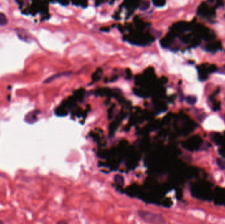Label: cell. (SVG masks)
Instances as JSON below:
<instances>
[{
  "instance_id": "8",
  "label": "cell",
  "mask_w": 225,
  "mask_h": 224,
  "mask_svg": "<svg viewBox=\"0 0 225 224\" xmlns=\"http://www.w3.org/2000/svg\"><path fill=\"white\" fill-rule=\"evenodd\" d=\"M186 102L188 104H194L197 101V98L196 97H195V96L190 95L186 97Z\"/></svg>"
},
{
  "instance_id": "10",
  "label": "cell",
  "mask_w": 225,
  "mask_h": 224,
  "mask_svg": "<svg viewBox=\"0 0 225 224\" xmlns=\"http://www.w3.org/2000/svg\"><path fill=\"white\" fill-rule=\"evenodd\" d=\"M115 181H116V183L120 184V185L124 184V179L121 175H116L115 177Z\"/></svg>"
},
{
  "instance_id": "2",
  "label": "cell",
  "mask_w": 225,
  "mask_h": 224,
  "mask_svg": "<svg viewBox=\"0 0 225 224\" xmlns=\"http://www.w3.org/2000/svg\"><path fill=\"white\" fill-rule=\"evenodd\" d=\"M215 9L211 5L206 2H203L199 5L197 13L201 17L211 20L215 16Z\"/></svg>"
},
{
  "instance_id": "11",
  "label": "cell",
  "mask_w": 225,
  "mask_h": 224,
  "mask_svg": "<svg viewBox=\"0 0 225 224\" xmlns=\"http://www.w3.org/2000/svg\"><path fill=\"white\" fill-rule=\"evenodd\" d=\"M216 164H217L219 168H221V169H225V163L224 162L223 160L221 159V158L216 159Z\"/></svg>"
},
{
  "instance_id": "12",
  "label": "cell",
  "mask_w": 225,
  "mask_h": 224,
  "mask_svg": "<svg viewBox=\"0 0 225 224\" xmlns=\"http://www.w3.org/2000/svg\"><path fill=\"white\" fill-rule=\"evenodd\" d=\"M0 223H2V222H1V221H0Z\"/></svg>"
},
{
  "instance_id": "4",
  "label": "cell",
  "mask_w": 225,
  "mask_h": 224,
  "mask_svg": "<svg viewBox=\"0 0 225 224\" xmlns=\"http://www.w3.org/2000/svg\"><path fill=\"white\" fill-rule=\"evenodd\" d=\"M208 43L205 45V49L208 52L215 53L217 51L221 49L222 48V44L220 41L219 40H212L207 42Z\"/></svg>"
},
{
  "instance_id": "5",
  "label": "cell",
  "mask_w": 225,
  "mask_h": 224,
  "mask_svg": "<svg viewBox=\"0 0 225 224\" xmlns=\"http://www.w3.org/2000/svg\"><path fill=\"white\" fill-rule=\"evenodd\" d=\"M40 110H34L33 111H31L29 113L25 116L24 117V121L26 122L27 123L30 124H32L34 123H35L36 121L38 120V115H40Z\"/></svg>"
},
{
  "instance_id": "6",
  "label": "cell",
  "mask_w": 225,
  "mask_h": 224,
  "mask_svg": "<svg viewBox=\"0 0 225 224\" xmlns=\"http://www.w3.org/2000/svg\"><path fill=\"white\" fill-rule=\"evenodd\" d=\"M71 72H60V73L56 74L50 76L49 78L46 79V80L44 81V83L45 84L50 83V82H52V81L55 80H56V79H57L59 78H61V77H62V76L71 75Z\"/></svg>"
},
{
  "instance_id": "7",
  "label": "cell",
  "mask_w": 225,
  "mask_h": 224,
  "mask_svg": "<svg viewBox=\"0 0 225 224\" xmlns=\"http://www.w3.org/2000/svg\"><path fill=\"white\" fill-rule=\"evenodd\" d=\"M207 1L210 5H211L215 8L223 6L224 5L223 0H207Z\"/></svg>"
},
{
  "instance_id": "3",
  "label": "cell",
  "mask_w": 225,
  "mask_h": 224,
  "mask_svg": "<svg viewBox=\"0 0 225 224\" xmlns=\"http://www.w3.org/2000/svg\"><path fill=\"white\" fill-rule=\"evenodd\" d=\"M199 78L201 80H205L207 78L208 74L215 72L216 67L214 64H203L198 67Z\"/></svg>"
},
{
  "instance_id": "1",
  "label": "cell",
  "mask_w": 225,
  "mask_h": 224,
  "mask_svg": "<svg viewBox=\"0 0 225 224\" xmlns=\"http://www.w3.org/2000/svg\"><path fill=\"white\" fill-rule=\"evenodd\" d=\"M138 214L142 220L147 223H164L165 222L163 216L159 214L146 210H139Z\"/></svg>"
},
{
  "instance_id": "9",
  "label": "cell",
  "mask_w": 225,
  "mask_h": 224,
  "mask_svg": "<svg viewBox=\"0 0 225 224\" xmlns=\"http://www.w3.org/2000/svg\"><path fill=\"white\" fill-rule=\"evenodd\" d=\"M7 23V19L4 13H0V25L4 26Z\"/></svg>"
}]
</instances>
